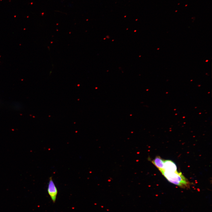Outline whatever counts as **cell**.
Listing matches in <instances>:
<instances>
[{"mask_svg": "<svg viewBox=\"0 0 212 212\" xmlns=\"http://www.w3.org/2000/svg\"><path fill=\"white\" fill-rule=\"evenodd\" d=\"M177 171V166L175 163L170 160H164V168L162 171L174 172Z\"/></svg>", "mask_w": 212, "mask_h": 212, "instance_id": "3957f363", "label": "cell"}, {"mask_svg": "<svg viewBox=\"0 0 212 212\" xmlns=\"http://www.w3.org/2000/svg\"><path fill=\"white\" fill-rule=\"evenodd\" d=\"M167 180L173 184L182 188H189L191 183L183 175L181 172L177 171L174 172H161Z\"/></svg>", "mask_w": 212, "mask_h": 212, "instance_id": "6da1fadb", "label": "cell"}, {"mask_svg": "<svg viewBox=\"0 0 212 212\" xmlns=\"http://www.w3.org/2000/svg\"><path fill=\"white\" fill-rule=\"evenodd\" d=\"M164 160L159 156H157L151 162L161 172L164 168Z\"/></svg>", "mask_w": 212, "mask_h": 212, "instance_id": "277c9868", "label": "cell"}, {"mask_svg": "<svg viewBox=\"0 0 212 212\" xmlns=\"http://www.w3.org/2000/svg\"><path fill=\"white\" fill-rule=\"evenodd\" d=\"M47 191L53 203H54L56 200L58 190L52 177L49 178Z\"/></svg>", "mask_w": 212, "mask_h": 212, "instance_id": "7a4b0ae2", "label": "cell"}]
</instances>
